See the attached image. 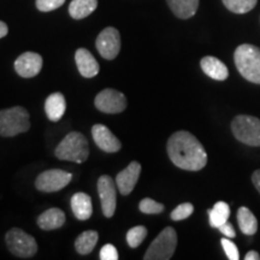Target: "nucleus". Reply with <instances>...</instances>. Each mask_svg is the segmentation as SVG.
<instances>
[{"mask_svg": "<svg viewBox=\"0 0 260 260\" xmlns=\"http://www.w3.org/2000/svg\"><path fill=\"white\" fill-rule=\"evenodd\" d=\"M167 149L170 160L182 170L199 171L207 164L204 146L186 130L174 133L168 140Z\"/></svg>", "mask_w": 260, "mask_h": 260, "instance_id": "obj_1", "label": "nucleus"}, {"mask_svg": "<svg viewBox=\"0 0 260 260\" xmlns=\"http://www.w3.org/2000/svg\"><path fill=\"white\" fill-rule=\"evenodd\" d=\"M236 69L247 81L260 84V48L254 45H240L234 53Z\"/></svg>", "mask_w": 260, "mask_h": 260, "instance_id": "obj_2", "label": "nucleus"}, {"mask_svg": "<svg viewBox=\"0 0 260 260\" xmlns=\"http://www.w3.org/2000/svg\"><path fill=\"white\" fill-rule=\"evenodd\" d=\"M54 155L60 160L84 162L89 157V144L86 136L79 132H71L56 147Z\"/></svg>", "mask_w": 260, "mask_h": 260, "instance_id": "obj_3", "label": "nucleus"}, {"mask_svg": "<svg viewBox=\"0 0 260 260\" xmlns=\"http://www.w3.org/2000/svg\"><path fill=\"white\" fill-rule=\"evenodd\" d=\"M29 128V112L24 107L15 106L0 110V136L12 138L22 133H27Z\"/></svg>", "mask_w": 260, "mask_h": 260, "instance_id": "obj_4", "label": "nucleus"}, {"mask_svg": "<svg viewBox=\"0 0 260 260\" xmlns=\"http://www.w3.org/2000/svg\"><path fill=\"white\" fill-rule=\"evenodd\" d=\"M177 246V234L176 230L171 226H167L159 235L155 237L154 241L151 243L146 251L145 260H169L174 255Z\"/></svg>", "mask_w": 260, "mask_h": 260, "instance_id": "obj_5", "label": "nucleus"}, {"mask_svg": "<svg viewBox=\"0 0 260 260\" xmlns=\"http://www.w3.org/2000/svg\"><path fill=\"white\" fill-rule=\"evenodd\" d=\"M235 138L242 144L260 147V119L253 116H236L232 122Z\"/></svg>", "mask_w": 260, "mask_h": 260, "instance_id": "obj_6", "label": "nucleus"}, {"mask_svg": "<svg viewBox=\"0 0 260 260\" xmlns=\"http://www.w3.org/2000/svg\"><path fill=\"white\" fill-rule=\"evenodd\" d=\"M5 242L9 251L18 258H31L38 252V243L34 237L19 228H12L6 233Z\"/></svg>", "mask_w": 260, "mask_h": 260, "instance_id": "obj_7", "label": "nucleus"}, {"mask_svg": "<svg viewBox=\"0 0 260 260\" xmlns=\"http://www.w3.org/2000/svg\"><path fill=\"white\" fill-rule=\"evenodd\" d=\"M73 180V174L60 169L44 171L35 180V188L45 193H53L67 187Z\"/></svg>", "mask_w": 260, "mask_h": 260, "instance_id": "obj_8", "label": "nucleus"}, {"mask_svg": "<svg viewBox=\"0 0 260 260\" xmlns=\"http://www.w3.org/2000/svg\"><path fill=\"white\" fill-rule=\"evenodd\" d=\"M95 46L100 56L107 60H112L121 51V35L113 27H107L98 35Z\"/></svg>", "mask_w": 260, "mask_h": 260, "instance_id": "obj_9", "label": "nucleus"}, {"mask_svg": "<svg viewBox=\"0 0 260 260\" xmlns=\"http://www.w3.org/2000/svg\"><path fill=\"white\" fill-rule=\"evenodd\" d=\"M94 105L104 113H121L126 107V98L118 90L107 88L95 96Z\"/></svg>", "mask_w": 260, "mask_h": 260, "instance_id": "obj_10", "label": "nucleus"}, {"mask_svg": "<svg viewBox=\"0 0 260 260\" xmlns=\"http://www.w3.org/2000/svg\"><path fill=\"white\" fill-rule=\"evenodd\" d=\"M116 181H113L109 175H103V176L98 180V193H99L100 201H102L103 213L106 218H111L116 212Z\"/></svg>", "mask_w": 260, "mask_h": 260, "instance_id": "obj_11", "label": "nucleus"}, {"mask_svg": "<svg viewBox=\"0 0 260 260\" xmlns=\"http://www.w3.org/2000/svg\"><path fill=\"white\" fill-rule=\"evenodd\" d=\"M42 57L35 52H24L15 60V70L21 77L31 79L42 69Z\"/></svg>", "mask_w": 260, "mask_h": 260, "instance_id": "obj_12", "label": "nucleus"}, {"mask_svg": "<svg viewBox=\"0 0 260 260\" xmlns=\"http://www.w3.org/2000/svg\"><path fill=\"white\" fill-rule=\"evenodd\" d=\"M141 174V164L138 161H132L124 170H122L116 177L117 189L122 195H129L134 190Z\"/></svg>", "mask_w": 260, "mask_h": 260, "instance_id": "obj_13", "label": "nucleus"}, {"mask_svg": "<svg viewBox=\"0 0 260 260\" xmlns=\"http://www.w3.org/2000/svg\"><path fill=\"white\" fill-rule=\"evenodd\" d=\"M92 136L95 145L107 153H116L122 148V144L112 132L104 124H95L92 128Z\"/></svg>", "mask_w": 260, "mask_h": 260, "instance_id": "obj_14", "label": "nucleus"}, {"mask_svg": "<svg viewBox=\"0 0 260 260\" xmlns=\"http://www.w3.org/2000/svg\"><path fill=\"white\" fill-rule=\"evenodd\" d=\"M75 61H76L79 73L86 79L95 77L99 73V63L88 50L79 48L75 53Z\"/></svg>", "mask_w": 260, "mask_h": 260, "instance_id": "obj_15", "label": "nucleus"}, {"mask_svg": "<svg viewBox=\"0 0 260 260\" xmlns=\"http://www.w3.org/2000/svg\"><path fill=\"white\" fill-rule=\"evenodd\" d=\"M200 67L207 76L216 81H224L229 76L226 65L216 57H204L200 61Z\"/></svg>", "mask_w": 260, "mask_h": 260, "instance_id": "obj_16", "label": "nucleus"}, {"mask_svg": "<svg viewBox=\"0 0 260 260\" xmlns=\"http://www.w3.org/2000/svg\"><path fill=\"white\" fill-rule=\"evenodd\" d=\"M65 110H67V102H65L63 94L57 92L48 95L45 102V112L51 122L60 121L63 118Z\"/></svg>", "mask_w": 260, "mask_h": 260, "instance_id": "obj_17", "label": "nucleus"}, {"mask_svg": "<svg viewBox=\"0 0 260 260\" xmlns=\"http://www.w3.org/2000/svg\"><path fill=\"white\" fill-rule=\"evenodd\" d=\"M71 210L77 219L87 220L92 217V199L86 193H76L71 198Z\"/></svg>", "mask_w": 260, "mask_h": 260, "instance_id": "obj_18", "label": "nucleus"}, {"mask_svg": "<svg viewBox=\"0 0 260 260\" xmlns=\"http://www.w3.org/2000/svg\"><path fill=\"white\" fill-rule=\"evenodd\" d=\"M37 223L40 229L47 230V232L48 230L59 229L65 223V214L60 209L53 207V209H50L41 213L38 217Z\"/></svg>", "mask_w": 260, "mask_h": 260, "instance_id": "obj_19", "label": "nucleus"}, {"mask_svg": "<svg viewBox=\"0 0 260 260\" xmlns=\"http://www.w3.org/2000/svg\"><path fill=\"white\" fill-rule=\"evenodd\" d=\"M169 8L176 17L188 19L197 14L199 0H167Z\"/></svg>", "mask_w": 260, "mask_h": 260, "instance_id": "obj_20", "label": "nucleus"}, {"mask_svg": "<svg viewBox=\"0 0 260 260\" xmlns=\"http://www.w3.org/2000/svg\"><path fill=\"white\" fill-rule=\"evenodd\" d=\"M237 223L245 235H254L258 230V220L248 207L242 206L237 211Z\"/></svg>", "mask_w": 260, "mask_h": 260, "instance_id": "obj_21", "label": "nucleus"}, {"mask_svg": "<svg viewBox=\"0 0 260 260\" xmlns=\"http://www.w3.org/2000/svg\"><path fill=\"white\" fill-rule=\"evenodd\" d=\"M98 0H73L69 5V14L74 19L88 17L95 11Z\"/></svg>", "mask_w": 260, "mask_h": 260, "instance_id": "obj_22", "label": "nucleus"}, {"mask_svg": "<svg viewBox=\"0 0 260 260\" xmlns=\"http://www.w3.org/2000/svg\"><path fill=\"white\" fill-rule=\"evenodd\" d=\"M98 239H99V234L94 230H87L77 237L76 241H75V248L80 254H89L94 249V247L96 246Z\"/></svg>", "mask_w": 260, "mask_h": 260, "instance_id": "obj_23", "label": "nucleus"}, {"mask_svg": "<svg viewBox=\"0 0 260 260\" xmlns=\"http://www.w3.org/2000/svg\"><path fill=\"white\" fill-rule=\"evenodd\" d=\"M210 224L212 228H219L222 224L228 222L230 217V207L229 205L224 201H218L214 204L213 209L209 210Z\"/></svg>", "mask_w": 260, "mask_h": 260, "instance_id": "obj_24", "label": "nucleus"}, {"mask_svg": "<svg viewBox=\"0 0 260 260\" xmlns=\"http://www.w3.org/2000/svg\"><path fill=\"white\" fill-rule=\"evenodd\" d=\"M223 4L234 14H247L255 8L258 0H222Z\"/></svg>", "mask_w": 260, "mask_h": 260, "instance_id": "obj_25", "label": "nucleus"}, {"mask_svg": "<svg viewBox=\"0 0 260 260\" xmlns=\"http://www.w3.org/2000/svg\"><path fill=\"white\" fill-rule=\"evenodd\" d=\"M147 229L144 225H138L132 228L128 233H126V242L132 248H136L144 242V240L147 236Z\"/></svg>", "mask_w": 260, "mask_h": 260, "instance_id": "obj_26", "label": "nucleus"}, {"mask_svg": "<svg viewBox=\"0 0 260 260\" xmlns=\"http://www.w3.org/2000/svg\"><path fill=\"white\" fill-rule=\"evenodd\" d=\"M164 205L157 203L151 198H145L139 204V210L145 214H159L164 211Z\"/></svg>", "mask_w": 260, "mask_h": 260, "instance_id": "obj_27", "label": "nucleus"}, {"mask_svg": "<svg viewBox=\"0 0 260 260\" xmlns=\"http://www.w3.org/2000/svg\"><path fill=\"white\" fill-rule=\"evenodd\" d=\"M194 212V206L190 203H184L178 205V206L172 211L170 217L172 220H183L187 219L188 217L191 216V213Z\"/></svg>", "mask_w": 260, "mask_h": 260, "instance_id": "obj_28", "label": "nucleus"}, {"mask_svg": "<svg viewBox=\"0 0 260 260\" xmlns=\"http://www.w3.org/2000/svg\"><path fill=\"white\" fill-rule=\"evenodd\" d=\"M37 8L41 12H50L64 4L65 0H37Z\"/></svg>", "mask_w": 260, "mask_h": 260, "instance_id": "obj_29", "label": "nucleus"}, {"mask_svg": "<svg viewBox=\"0 0 260 260\" xmlns=\"http://www.w3.org/2000/svg\"><path fill=\"white\" fill-rule=\"evenodd\" d=\"M220 243H222L223 249H224V252H225L228 259H230V260H239L240 259L239 249H237L235 243H234L233 241H230L229 237H228V239L220 240Z\"/></svg>", "mask_w": 260, "mask_h": 260, "instance_id": "obj_30", "label": "nucleus"}, {"mask_svg": "<svg viewBox=\"0 0 260 260\" xmlns=\"http://www.w3.org/2000/svg\"><path fill=\"white\" fill-rule=\"evenodd\" d=\"M118 258V251L111 243H107L100 249V259L102 260H117Z\"/></svg>", "mask_w": 260, "mask_h": 260, "instance_id": "obj_31", "label": "nucleus"}, {"mask_svg": "<svg viewBox=\"0 0 260 260\" xmlns=\"http://www.w3.org/2000/svg\"><path fill=\"white\" fill-rule=\"evenodd\" d=\"M219 232L223 234L224 236H226V237H229V239H234V237L236 236V232H235V229H234V226L232 225V224L230 223H224V224H222V225H220L219 228Z\"/></svg>", "mask_w": 260, "mask_h": 260, "instance_id": "obj_32", "label": "nucleus"}, {"mask_svg": "<svg viewBox=\"0 0 260 260\" xmlns=\"http://www.w3.org/2000/svg\"><path fill=\"white\" fill-rule=\"evenodd\" d=\"M252 182H253V184H254V187L256 188V190L260 193V169L259 170L253 172Z\"/></svg>", "mask_w": 260, "mask_h": 260, "instance_id": "obj_33", "label": "nucleus"}, {"mask_svg": "<svg viewBox=\"0 0 260 260\" xmlns=\"http://www.w3.org/2000/svg\"><path fill=\"white\" fill-rule=\"evenodd\" d=\"M9 32V27L5 22L0 21V39L5 38Z\"/></svg>", "mask_w": 260, "mask_h": 260, "instance_id": "obj_34", "label": "nucleus"}, {"mask_svg": "<svg viewBox=\"0 0 260 260\" xmlns=\"http://www.w3.org/2000/svg\"><path fill=\"white\" fill-rule=\"evenodd\" d=\"M246 260H260V255L258 252L255 251H249L245 256Z\"/></svg>", "mask_w": 260, "mask_h": 260, "instance_id": "obj_35", "label": "nucleus"}]
</instances>
